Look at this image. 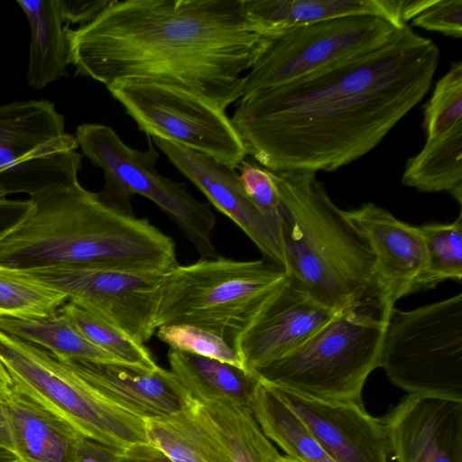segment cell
Here are the masks:
<instances>
[{
	"label": "cell",
	"instance_id": "obj_38",
	"mask_svg": "<svg viewBox=\"0 0 462 462\" xmlns=\"http://www.w3.org/2000/svg\"><path fill=\"white\" fill-rule=\"evenodd\" d=\"M116 462H173L151 442L138 443L120 451Z\"/></svg>",
	"mask_w": 462,
	"mask_h": 462
},
{
	"label": "cell",
	"instance_id": "obj_37",
	"mask_svg": "<svg viewBox=\"0 0 462 462\" xmlns=\"http://www.w3.org/2000/svg\"><path fill=\"white\" fill-rule=\"evenodd\" d=\"M121 450L82 435L76 462H116Z\"/></svg>",
	"mask_w": 462,
	"mask_h": 462
},
{
	"label": "cell",
	"instance_id": "obj_42",
	"mask_svg": "<svg viewBox=\"0 0 462 462\" xmlns=\"http://www.w3.org/2000/svg\"><path fill=\"white\" fill-rule=\"evenodd\" d=\"M282 462H298V461L294 460L293 458H291L290 457L284 456L282 457Z\"/></svg>",
	"mask_w": 462,
	"mask_h": 462
},
{
	"label": "cell",
	"instance_id": "obj_40",
	"mask_svg": "<svg viewBox=\"0 0 462 462\" xmlns=\"http://www.w3.org/2000/svg\"><path fill=\"white\" fill-rule=\"evenodd\" d=\"M0 448L14 453L12 431L5 407L0 401Z\"/></svg>",
	"mask_w": 462,
	"mask_h": 462
},
{
	"label": "cell",
	"instance_id": "obj_26",
	"mask_svg": "<svg viewBox=\"0 0 462 462\" xmlns=\"http://www.w3.org/2000/svg\"><path fill=\"white\" fill-rule=\"evenodd\" d=\"M402 182L424 192L448 191L462 204V121L426 140L407 160Z\"/></svg>",
	"mask_w": 462,
	"mask_h": 462
},
{
	"label": "cell",
	"instance_id": "obj_8",
	"mask_svg": "<svg viewBox=\"0 0 462 462\" xmlns=\"http://www.w3.org/2000/svg\"><path fill=\"white\" fill-rule=\"evenodd\" d=\"M380 367L409 394L462 402V294L408 311L393 309Z\"/></svg>",
	"mask_w": 462,
	"mask_h": 462
},
{
	"label": "cell",
	"instance_id": "obj_13",
	"mask_svg": "<svg viewBox=\"0 0 462 462\" xmlns=\"http://www.w3.org/2000/svg\"><path fill=\"white\" fill-rule=\"evenodd\" d=\"M144 344L155 333L163 273L97 264L17 268Z\"/></svg>",
	"mask_w": 462,
	"mask_h": 462
},
{
	"label": "cell",
	"instance_id": "obj_2",
	"mask_svg": "<svg viewBox=\"0 0 462 462\" xmlns=\"http://www.w3.org/2000/svg\"><path fill=\"white\" fill-rule=\"evenodd\" d=\"M63 29L77 75L106 87L162 84L224 111L240 100L242 73L266 42L241 0H110L89 23Z\"/></svg>",
	"mask_w": 462,
	"mask_h": 462
},
{
	"label": "cell",
	"instance_id": "obj_4",
	"mask_svg": "<svg viewBox=\"0 0 462 462\" xmlns=\"http://www.w3.org/2000/svg\"><path fill=\"white\" fill-rule=\"evenodd\" d=\"M270 173L280 198L287 275L336 312L380 291L368 241L333 203L316 174Z\"/></svg>",
	"mask_w": 462,
	"mask_h": 462
},
{
	"label": "cell",
	"instance_id": "obj_34",
	"mask_svg": "<svg viewBox=\"0 0 462 462\" xmlns=\"http://www.w3.org/2000/svg\"><path fill=\"white\" fill-rule=\"evenodd\" d=\"M236 168L243 189L249 199L270 218L279 220L280 198L270 171L252 162L243 161Z\"/></svg>",
	"mask_w": 462,
	"mask_h": 462
},
{
	"label": "cell",
	"instance_id": "obj_5",
	"mask_svg": "<svg viewBox=\"0 0 462 462\" xmlns=\"http://www.w3.org/2000/svg\"><path fill=\"white\" fill-rule=\"evenodd\" d=\"M393 304L374 291L339 311L307 340L256 370L261 382L327 402L363 404L377 367Z\"/></svg>",
	"mask_w": 462,
	"mask_h": 462
},
{
	"label": "cell",
	"instance_id": "obj_23",
	"mask_svg": "<svg viewBox=\"0 0 462 462\" xmlns=\"http://www.w3.org/2000/svg\"><path fill=\"white\" fill-rule=\"evenodd\" d=\"M171 372L189 397L198 403L228 401L249 408L258 376L243 368L183 351L171 349Z\"/></svg>",
	"mask_w": 462,
	"mask_h": 462
},
{
	"label": "cell",
	"instance_id": "obj_21",
	"mask_svg": "<svg viewBox=\"0 0 462 462\" xmlns=\"http://www.w3.org/2000/svg\"><path fill=\"white\" fill-rule=\"evenodd\" d=\"M0 401L7 414L14 454L19 462H76L82 434L18 389L6 370L0 376Z\"/></svg>",
	"mask_w": 462,
	"mask_h": 462
},
{
	"label": "cell",
	"instance_id": "obj_24",
	"mask_svg": "<svg viewBox=\"0 0 462 462\" xmlns=\"http://www.w3.org/2000/svg\"><path fill=\"white\" fill-rule=\"evenodd\" d=\"M31 29L26 80L42 89L67 76L68 46L57 0H17Z\"/></svg>",
	"mask_w": 462,
	"mask_h": 462
},
{
	"label": "cell",
	"instance_id": "obj_10",
	"mask_svg": "<svg viewBox=\"0 0 462 462\" xmlns=\"http://www.w3.org/2000/svg\"><path fill=\"white\" fill-rule=\"evenodd\" d=\"M404 25L375 15H351L265 37L264 47L245 76L241 98L374 51Z\"/></svg>",
	"mask_w": 462,
	"mask_h": 462
},
{
	"label": "cell",
	"instance_id": "obj_6",
	"mask_svg": "<svg viewBox=\"0 0 462 462\" xmlns=\"http://www.w3.org/2000/svg\"><path fill=\"white\" fill-rule=\"evenodd\" d=\"M287 276L283 268L264 258L237 261L217 256L178 264L162 274L156 327L194 326L234 347Z\"/></svg>",
	"mask_w": 462,
	"mask_h": 462
},
{
	"label": "cell",
	"instance_id": "obj_31",
	"mask_svg": "<svg viewBox=\"0 0 462 462\" xmlns=\"http://www.w3.org/2000/svg\"><path fill=\"white\" fill-rule=\"evenodd\" d=\"M68 297L19 269L0 263V318H40L51 315Z\"/></svg>",
	"mask_w": 462,
	"mask_h": 462
},
{
	"label": "cell",
	"instance_id": "obj_33",
	"mask_svg": "<svg viewBox=\"0 0 462 462\" xmlns=\"http://www.w3.org/2000/svg\"><path fill=\"white\" fill-rule=\"evenodd\" d=\"M156 336L171 349L217 359L245 369L235 348L208 330L185 324L166 325L156 329Z\"/></svg>",
	"mask_w": 462,
	"mask_h": 462
},
{
	"label": "cell",
	"instance_id": "obj_17",
	"mask_svg": "<svg viewBox=\"0 0 462 462\" xmlns=\"http://www.w3.org/2000/svg\"><path fill=\"white\" fill-rule=\"evenodd\" d=\"M382 420L397 462H462V402L409 394Z\"/></svg>",
	"mask_w": 462,
	"mask_h": 462
},
{
	"label": "cell",
	"instance_id": "obj_12",
	"mask_svg": "<svg viewBox=\"0 0 462 462\" xmlns=\"http://www.w3.org/2000/svg\"><path fill=\"white\" fill-rule=\"evenodd\" d=\"M148 137L164 139L236 168L245 145L226 112L169 86L117 81L106 87Z\"/></svg>",
	"mask_w": 462,
	"mask_h": 462
},
{
	"label": "cell",
	"instance_id": "obj_39",
	"mask_svg": "<svg viewBox=\"0 0 462 462\" xmlns=\"http://www.w3.org/2000/svg\"><path fill=\"white\" fill-rule=\"evenodd\" d=\"M29 200H14L0 193V236L28 208Z\"/></svg>",
	"mask_w": 462,
	"mask_h": 462
},
{
	"label": "cell",
	"instance_id": "obj_7",
	"mask_svg": "<svg viewBox=\"0 0 462 462\" xmlns=\"http://www.w3.org/2000/svg\"><path fill=\"white\" fill-rule=\"evenodd\" d=\"M75 137L83 154L104 172L105 186L97 193L101 201L134 214L131 198L145 197L175 224L201 258L218 256L212 241L216 217L210 205L195 199L185 183L158 173L159 153L150 137L149 148L140 151L126 145L109 126L89 123L78 126Z\"/></svg>",
	"mask_w": 462,
	"mask_h": 462
},
{
	"label": "cell",
	"instance_id": "obj_29",
	"mask_svg": "<svg viewBox=\"0 0 462 462\" xmlns=\"http://www.w3.org/2000/svg\"><path fill=\"white\" fill-rule=\"evenodd\" d=\"M58 311L88 340L118 362L147 371L158 369L159 365L144 344L79 303L68 300Z\"/></svg>",
	"mask_w": 462,
	"mask_h": 462
},
{
	"label": "cell",
	"instance_id": "obj_3",
	"mask_svg": "<svg viewBox=\"0 0 462 462\" xmlns=\"http://www.w3.org/2000/svg\"><path fill=\"white\" fill-rule=\"evenodd\" d=\"M0 236V263L14 268L97 264L164 273L174 240L148 219L107 206L79 182L45 187Z\"/></svg>",
	"mask_w": 462,
	"mask_h": 462
},
{
	"label": "cell",
	"instance_id": "obj_15",
	"mask_svg": "<svg viewBox=\"0 0 462 462\" xmlns=\"http://www.w3.org/2000/svg\"><path fill=\"white\" fill-rule=\"evenodd\" d=\"M168 160L222 214L230 218L263 254L285 270L280 222L265 216L245 193L235 168L172 142L152 137Z\"/></svg>",
	"mask_w": 462,
	"mask_h": 462
},
{
	"label": "cell",
	"instance_id": "obj_36",
	"mask_svg": "<svg viewBox=\"0 0 462 462\" xmlns=\"http://www.w3.org/2000/svg\"><path fill=\"white\" fill-rule=\"evenodd\" d=\"M110 0H57L62 21L84 25L92 21Z\"/></svg>",
	"mask_w": 462,
	"mask_h": 462
},
{
	"label": "cell",
	"instance_id": "obj_32",
	"mask_svg": "<svg viewBox=\"0 0 462 462\" xmlns=\"http://www.w3.org/2000/svg\"><path fill=\"white\" fill-rule=\"evenodd\" d=\"M422 126L426 140L432 139L462 121V63L453 62L438 80L424 106Z\"/></svg>",
	"mask_w": 462,
	"mask_h": 462
},
{
	"label": "cell",
	"instance_id": "obj_18",
	"mask_svg": "<svg viewBox=\"0 0 462 462\" xmlns=\"http://www.w3.org/2000/svg\"><path fill=\"white\" fill-rule=\"evenodd\" d=\"M57 359L104 399L143 420L173 415L193 402L173 374L160 366L147 371L124 364Z\"/></svg>",
	"mask_w": 462,
	"mask_h": 462
},
{
	"label": "cell",
	"instance_id": "obj_30",
	"mask_svg": "<svg viewBox=\"0 0 462 462\" xmlns=\"http://www.w3.org/2000/svg\"><path fill=\"white\" fill-rule=\"evenodd\" d=\"M425 245V265L413 292L433 289L445 280L462 278V214L450 224L419 226Z\"/></svg>",
	"mask_w": 462,
	"mask_h": 462
},
{
	"label": "cell",
	"instance_id": "obj_20",
	"mask_svg": "<svg viewBox=\"0 0 462 462\" xmlns=\"http://www.w3.org/2000/svg\"><path fill=\"white\" fill-rule=\"evenodd\" d=\"M422 6L421 0H241L245 19L263 37L351 15H375L404 25Z\"/></svg>",
	"mask_w": 462,
	"mask_h": 462
},
{
	"label": "cell",
	"instance_id": "obj_19",
	"mask_svg": "<svg viewBox=\"0 0 462 462\" xmlns=\"http://www.w3.org/2000/svg\"><path fill=\"white\" fill-rule=\"evenodd\" d=\"M345 214L371 246L376 283L384 298L394 305L400 298L413 293L426 258L419 226L399 220L372 202Z\"/></svg>",
	"mask_w": 462,
	"mask_h": 462
},
{
	"label": "cell",
	"instance_id": "obj_9",
	"mask_svg": "<svg viewBox=\"0 0 462 462\" xmlns=\"http://www.w3.org/2000/svg\"><path fill=\"white\" fill-rule=\"evenodd\" d=\"M0 362L18 389L83 436L118 449L149 442L142 418L104 399L48 351L1 329Z\"/></svg>",
	"mask_w": 462,
	"mask_h": 462
},
{
	"label": "cell",
	"instance_id": "obj_41",
	"mask_svg": "<svg viewBox=\"0 0 462 462\" xmlns=\"http://www.w3.org/2000/svg\"><path fill=\"white\" fill-rule=\"evenodd\" d=\"M0 462H19V459L14 453L0 448Z\"/></svg>",
	"mask_w": 462,
	"mask_h": 462
},
{
	"label": "cell",
	"instance_id": "obj_1",
	"mask_svg": "<svg viewBox=\"0 0 462 462\" xmlns=\"http://www.w3.org/2000/svg\"><path fill=\"white\" fill-rule=\"evenodd\" d=\"M439 57L405 24L374 51L240 98L231 120L268 171H333L371 152L422 100Z\"/></svg>",
	"mask_w": 462,
	"mask_h": 462
},
{
	"label": "cell",
	"instance_id": "obj_27",
	"mask_svg": "<svg viewBox=\"0 0 462 462\" xmlns=\"http://www.w3.org/2000/svg\"><path fill=\"white\" fill-rule=\"evenodd\" d=\"M0 329L42 347L56 358L122 364L88 340L59 311L40 318L3 317L0 318Z\"/></svg>",
	"mask_w": 462,
	"mask_h": 462
},
{
	"label": "cell",
	"instance_id": "obj_28",
	"mask_svg": "<svg viewBox=\"0 0 462 462\" xmlns=\"http://www.w3.org/2000/svg\"><path fill=\"white\" fill-rule=\"evenodd\" d=\"M223 441L231 462H282L248 407L228 401L200 403Z\"/></svg>",
	"mask_w": 462,
	"mask_h": 462
},
{
	"label": "cell",
	"instance_id": "obj_25",
	"mask_svg": "<svg viewBox=\"0 0 462 462\" xmlns=\"http://www.w3.org/2000/svg\"><path fill=\"white\" fill-rule=\"evenodd\" d=\"M249 409L264 435L298 462H335L278 392L257 384Z\"/></svg>",
	"mask_w": 462,
	"mask_h": 462
},
{
	"label": "cell",
	"instance_id": "obj_35",
	"mask_svg": "<svg viewBox=\"0 0 462 462\" xmlns=\"http://www.w3.org/2000/svg\"><path fill=\"white\" fill-rule=\"evenodd\" d=\"M411 25L446 36H462V1L430 0L411 21Z\"/></svg>",
	"mask_w": 462,
	"mask_h": 462
},
{
	"label": "cell",
	"instance_id": "obj_11",
	"mask_svg": "<svg viewBox=\"0 0 462 462\" xmlns=\"http://www.w3.org/2000/svg\"><path fill=\"white\" fill-rule=\"evenodd\" d=\"M78 147L52 102L0 106V191L31 195L50 185L78 182Z\"/></svg>",
	"mask_w": 462,
	"mask_h": 462
},
{
	"label": "cell",
	"instance_id": "obj_14",
	"mask_svg": "<svg viewBox=\"0 0 462 462\" xmlns=\"http://www.w3.org/2000/svg\"><path fill=\"white\" fill-rule=\"evenodd\" d=\"M337 313L287 276L237 337L234 348L245 370L254 374L291 352Z\"/></svg>",
	"mask_w": 462,
	"mask_h": 462
},
{
	"label": "cell",
	"instance_id": "obj_22",
	"mask_svg": "<svg viewBox=\"0 0 462 462\" xmlns=\"http://www.w3.org/2000/svg\"><path fill=\"white\" fill-rule=\"evenodd\" d=\"M144 421L149 442L173 462H231L200 403L193 402L178 413Z\"/></svg>",
	"mask_w": 462,
	"mask_h": 462
},
{
	"label": "cell",
	"instance_id": "obj_16",
	"mask_svg": "<svg viewBox=\"0 0 462 462\" xmlns=\"http://www.w3.org/2000/svg\"><path fill=\"white\" fill-rule=\"evenodd\" d=\"M273 388L335 462H388L392 449L383 420L370 415L364 404Z\"/></svg>",
	"mask_w": 462,
	"mask_h": 462
}]
</instances>
